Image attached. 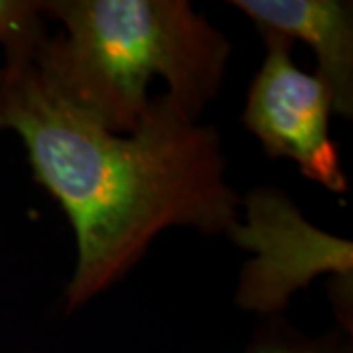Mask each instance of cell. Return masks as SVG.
I'll use <instances>...</instances> for the list:
<instances>
[{
    "label": "cell",
    "mask_w": 353,
    "mask_h": 353,
    "mask_svg": "<svg viewBox=\"0 0 353 353\" xmlns=\"http://www.w3.org/2000/svg\"><path fill=\"white\" fill-rule=\"evenodd\" d=\"M39 39L2 51L0 132L22 141L36 183L75 234V267L61 296L65 314H75L124 281L167 230L228 238L241 194L212 124L189 118L161 92L134 132H112L39 67Z\"/></svg>",
    "instance_id": "1"
},
{
    "label": "cell",
    "mask_w": 353,
    "mask_h": 353,
    "mask_svg": "<svg viewBox=\"0 0 353 353\" xmlns=\"http://www.w3.org/2000/svg\"><path fill=\"white\" fill-rule=\"evenodd\" d=\"M61 30L34 57L65 94L118 134L139 126L152 79L201 122L220 97L234 46L187 0H41Z\"/></svg>",
    "instance_id": "2"
},
{
    "label": "cell",
    "mask_w": 353,
    "mask_h": 353,
    "mask_svg": "<svg viewBox=\"0 0 353 353\" xmlns=\"http://www.w3.org/2000/svg\"><path fill=\"white\" fill-rule=\"evenodd\" d=\"M228 240L252 255L234 292V304L243 312L281 316L299 290L324 275L352 285V241L310 224L289 194L275 187L241 194L240 220Z\"/></svg>",
    "instance_id": "3"
},
{
    "label": "cell",
    "mask_w": 353,
    "mask_h": 353,
    "mask_svg": "<svg viewBox=\"0 0 353 353\" xmlns=\"http://www.w3.org/2000/svg\"><path fill=\"white\" fill-rule=\"evenodd\" d=\"M263 61L250 83L241 122L259 139L267 157L292 159L308 181L345 194L350 179L330 134L334 114L326 83L292 61V41L261 34Z\"/></svg>",
    "instance_id": "4"
},
{
    "label": "cell",
    "mask_w": 353,
    "mask_h": 353,
    "mask_svg": "<svg viewBox=\"0 0 353 353\" xmlns=\"http://www.w3.org/2000/svg\"><path fill=\"white\" fill-rule=\"evenodd\" d=\"M259 34L303 41L316 57V75L340 118H353V2L352 0H232Z\"/></svg>",
    "instance_id": "5"
},
{
    "label": "cell",
    "mask_w": 353,
    "mask_h": 353,
    "mask_svg": "<svg viewBox=\"0 0 353 353\" xmlns=\"http://www.w3.org/2000/svg\"><path fill=\"white\" fill-rule=\"evenodd\" d=\"M245 353H353V334L334 326L310 336L283 316H273L255 330Z\"/></svg>",
    "instance_id": "6"
},
{
    "label": "cell",
    "mask_w": 353,
    "mask_h": 353,
    "mask_svg": "<svg viewBox=\"0 0 353 353\" xmlns=\"http://www.w3.org/2000/svg\"><path fill=\"white\" fill-rule=\"evenodd\" d=\"M48 36L41 0H0V53Z\"/></svg>",
    "instance_id": "7"
}]
</instances>
